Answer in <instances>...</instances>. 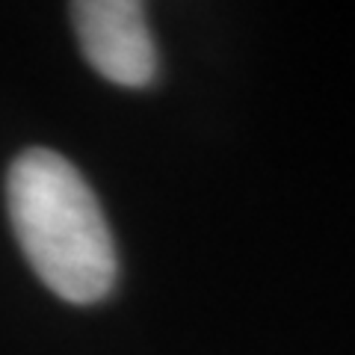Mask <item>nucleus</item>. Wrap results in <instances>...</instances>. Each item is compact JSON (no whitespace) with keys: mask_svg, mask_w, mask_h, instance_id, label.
Wrapping results in <instances>:
<instances>
[{"mask_svg":"<svg viewBox=\"0 0 355 355\" xmlns=\"http://www.w3.org/2000/svg\"><path fill=\"white\" fill-rule=\"evenodd\" d=\"M6 205L21 252L53 296L95 305L113 293V234L92 187L62 154L21 151L6 175Z\"/></svg>","mask_w":355,"mask_h":355,"instance_id":"obj_1","label":"nucleus"},{"mask_svg":"<svg viewBox=\"0 0 355 355\" xmlns=\"http://www.w3.org/2000/svg\"><path fill=\"white\" fill-rule=\"evenodd\" d=\"M74 33L86 62L104 80L146 89L160 69L146 6L137 0H80L71 6Z\"/></svg>","mask_w":355,"mask_h":355,"instance_id":"obj_2","label":"nucleus"}]
</instances>
